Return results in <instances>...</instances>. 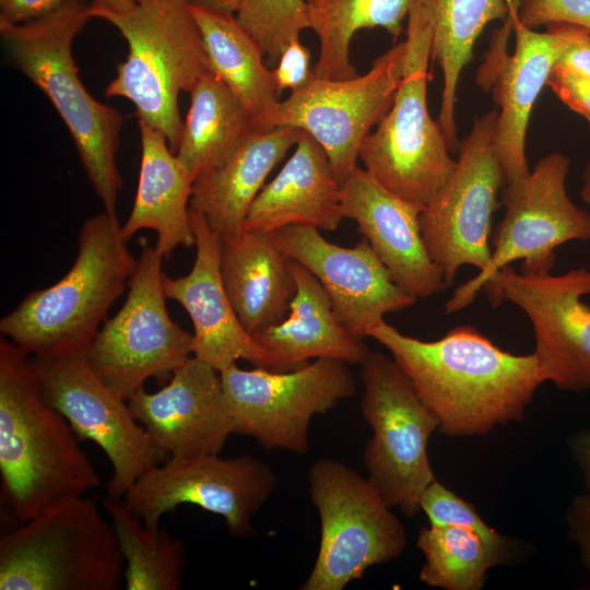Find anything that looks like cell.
<instances>
[{
	"label": "cell",
	"instance_id": "obj_39",
	"mask_svg": "<svg viewBox=\"0 0 590 590\" xmlns=\"http://www.w3.org/2000/svg\"><path fill=\"white\" fill-rule=\"evenodd\" d=\"M568 535L576 544L580 560L590 576V491L573 498L567 508Z\"/></svg>",
	"mask_w": 590,
	"mask_h": 590
},
{
	"label": "cell",
	"instance_id": "obj_2",
	"mask_svg": "<svg viewBox=\"0 0 590 590\" xmlns=\"http://www.w3.org/2000/svg\"><path fill=\"white\" fill-rule=\"evenodd\" d=\"M67 418L44 398L31 356L0 339L1 506L15 526L101 480Z\"/></svg>",
	"mask_w": 590,
	"mask_h": 590
},
{
	"label": "cell",
	"instance_id": "obj_35",
	"mask_svg": "<svg viewBox=\"0 0 590 590\" xmlns=\"http://www.w3.org/2000/svg\"><path fill=\"white\" fill-rule=\"evenodd\" d=\"M420 508L428 518L430 526L468 528L508 556L509 543L507 539L487 526L470 503L457 496L437 480L423 491L420 497Z\"/></svg>",
	"mask_w": 590,
	"mask_h": 590
},
{
	"label": "cell",
	"instance_id": "obj_37",
	"mask_svg": "<svg viewBox=\"0 0 590 590\" xmlns=\"http://www.w3.org/2000/svg\"><path fill=\"white\" fill-rule=\"evenodd\" d=\"M310 51L299 38L292 40L281 54L272 70L278 93L290 88L292 92L305 86L312 78Z\"/></svg>",
	"mask_w": 590,
	"mask_h": 590
},
{
	"label": "cell",
	"instance_id": "obj_4",
	"mask_svg": "<svg viewBox=\"0 0 590 590\" xmlns=\"http://www.w3.org/2000/svg\"><path fill=\"white\" fill-rule=\"evenodd\" d=\"M121 228L105 210L87 217L69 271L3 316L1 334L35 357L84 354L137 266Z\"/></svg>",
	"mask_w": 590,
	"mask_h": 590
},
{
	"label": "cell",
	"instance_id": "obj_45",
	"mask_svg": "<svg viewBox=\"0 0 590 590\" xmlns=\"http://www.w3.org/2000/svg\"><path fill=\"white\" fill-rule=\"evenodd\" d=\"M581 198L590 206V161L582 174Z\"/></svg>",
	"mask_w": 590,
	"mask_h": 590
},
{
	"label": "cell",
	"instance_id": "obj_19",
	"mask_svg": "<svg viewBox=\"0 0 590 590\" xmlns=\"http://www.w3.org/2000/svg\"><path fill=\"white\" fill-rule=\"evenodd\" d=\"M194 233L196 258L184 276L164 274L166 298L180 304L193 326L192 356L221 371L237 359L255 367L280 371L271 352L261 346L236 315L220 271L222 236L204 217L190 209Z\"/></svg>",
	"mask_w": 590,
	"mask_h": 590
},
{
	"label": "cell",
	"instance_id": "obj_10",
	"mask_svg": "<svg viewBox=\"0 0 590 590\" xmlns=\"http://www.w3.org/2000/svg\"><path fill=\"white\" fill-rule=\"evenodd\" d=\"M163 255L146 240L119 311L106 319L84 356L95 375L128 400L149 378L173 374L192 356L193 334L166 308Z\"/></svg>",
	"mask_w": 590,
	"mask_h": 590
},
{
	"label": "cell",
	"instance_id": "obj_36",
	"mask_svg": "<svg viewBox=\"0 0 590 590\" xmlns=\"http://www.w3.org/2000/svg\"><path fill=\"white\" fill-rule=\"evenodd\" d=\"M518 17L532 30L564 23L590 31V0H523Z\"/></svg>",
	"mask_w": 590,
	"mask_h": 590
},
{
	"label": "cell",
	"instance_id": "obj_16",
	"mask_svg": "<svg viewBox=\"0 0 590 590\" xmlns=\"http://www.w3.org/2000/svg\"><path fill=\"white\" fill-rule=\"evenodd\" d=\"M278 477L263 460L250 455L169 457L142 474L123 495L130 511L149 527L182 504L222 517L231 535L256 533L252 520L274 492Z\"/></svg>",
	"mask_w": 590,
	"mask_h": 590
},
{
	"label": "cell",
	"instance_id": "obj_6",
	"mask_svg": "<svg viewBox=\"0 0 590 590\" xmlns=\"http://www.w3.org/2000/svg\"><path fill=\"white\" fill-rule=\"evenodd\" d=\"M125 560L91 497L59 499L0 538V590H118Z\"/></svg>",
	"mask_w": 590,
	"mask_h": 590
},
{
	"label": "cell",
	"instance_id": "obj_31",
	"mask_svg": "<svg viewBox=\"0 0 590 590\" xmlns=\"http://www.w3.org/2000/svg\"><path fill=\"white\" fill-rule=\"evenodd\" d=\"M309 28L319 40L314 75L347 80L358 75L350 59V45L361 30L382 27L397 38L416 0H305Z\"/></svg>",
	"mask_w": 590,
	"mask_h": 590
},
{
	"label": "cell",
	"instance_id": "obj_26",
	"mask_svg": "<svg viewBox=\"0 0 590 590\" xmlns=\"http://www.w3.org/2000/svg\"><path fill=\"white\" fill-rule=\"evenodd\" d=\"M139 122L141 163L132 210L122 225L129 240L141 229L157 234L156 249L168 259L179 247L194 245L190 199L193 180L157 129Z\"/></svg>",
	"mask_w": 590,
	"mask_h": 590
},
{
	"label": "cell",
	"instance_id": "obj_27",
	"mask_svg": "<svg viewBox=\"0 0 590 590\" xmlns=\"http://www.w3.org/2000/svg\"><path fill=\"white\" fill-rule=\"evenodd\" d=\"M303 134L293 127L253 132L224 164L194 179L190 209L221 236L239 232L269 174Z\"/></svg>",
	"mask_w": 590,
	"mask_h": 590
},
{
	"label": "cell",
	"instance_id": "obj_28",
	"mask_svg": "<svg viewBox=\"0 0 590 590\" xmlns=\"http://www.w3.org/2000/svg\"><path fill=\"white\" fill-rule=\"evenodd\" d=\"M432 28V58L442 73L441 103L437 122L449 151L460 143L456 123L457 87L472 59L476 39L487 24L505 21L507 0H417Z\"/></svg>",
	"mask_w": 590,
	"mask_h": 590
},
{
	"label": "cell",
	"instance_id": "obj_32",
	"mask_svg": "<svg viewBox=\"0 0 590 590\" xmlns=\"http://www.w3.org/2000/svg\"><path fill=\"white\" fill-rule=\"evenodd\" d=\"M125 560L128 590H180L187 560L184 541L149 527L117 497L102 499Z\"/></svg>",
	"mask_w": 590,
	"mask_h": 590
},
{
	"label": "cell",
	"instance_id": "obj_29",
	"mask_svg": "<svg viewBox=\"0 0 590 590\" xmlns=\"http://www.w3.org/2000/svg\"><path fill=\"white\" fill-rule=\"evenodd\" d=\"M189 94L175 154L194 181L224 164L255 130L250 114L213 72H205Z\"/></svg>",
	"mask_w": 590,
	"mask_h": 590
},
{
	"label": "cell",
	"instance_id": "obj_21",
	"mask_svg": "<svg viewBox=\"0 0 590 590\" xmlns=\"http://www.w3.org/2000/svg\"><path fill=\"white\" fill-rule=\"evenodd\" d=\"M516 36L515 51L500 57L494 49L489 60L498 63L491 85L497 104L493 145L502 166L505 185L524 178L529 173L526 137L534 103L566 48L583 27L552 24L545 32L524 26L512 0H507Z\"/></svg>",
	"mask_w": 590,
	"mask_h": 590
},
{
	"label": "cell",
	"instance_id": "obj_17",
	"mask_svg": "<svg viewBox=\"0 0 590 590\" xmlns=\"http://www.w3.org/2000/svg\"><path fill=\"white\" fill-rule=\"evenodd\" d=\"M482 290L494 307L509 302L531 321L535 351L546 380L562 390H590V270L564 274L523 273L507 266L485 282Z\"/></svg>",
	"mask_w": 590,
	"mask_h": 590
},
{
	"label": "cell",
	"instance_id": "obj_11",
	"mask_svg": "<svg viewBox=\"0 0 590 590\" xmlns=\"http://www.w3.org/2000/svg\"><path fill=\"white\" fill-rule=\"evenodd\" d=\"M570 161L552 152L520 180L503 187L505 215L493 238L492 255L484 270L459 285L445 303V315L471 305L483 285L497 271L522 261L521 272H550L555 249L571 240H590V213L577 206L566 191Z\"/></svg>",
	"mask_w": 590,
	"mask_h": 590
},
{
	"label": "cell",
	"instance_id": "obj_1",
	"mask_svg": "<svg viewBox=\"0 0 590 590\" xmlns=\"http://www.w3.org/2000/svg\"><path fill=\"white\" fill-rule=\"evenodd\" d=\"M391 354L438 430L450 437L486 435L521 422L538 387L546 381L534 353L515 355L471 326L436 341L403 334L385 320L369 332Z\"/></svg>",
	"mask_w": 590,
	"mask_h": 590
},
{
	"label": "cell",
	"instance_id": "obj_30",
	"mask_svg": "<svg viewBox=\"0 0 590 590\" xmlns=\"http://www.w3.org/2000/svg\"><path fill=\"white\" fill-rule=\"evenodd\" d=\"M191 11L202 36L210 71L237 97L255 125L280 102L262 51L234 14L193 5Z\"/></svg>",
	"mask_w": 590,
	"mask_h": 590
},
{
	"label": "cell",
	"instance_id": "obj_23",
	"mask_svg": "<svg viewBox=\"0 0 590 590\" xmlns=\"http://www.w3.org/2000/svg\"><path fill=\"white\" fill-rule=\"evenodd\" d=\"M343 219L341 185L323 149L304 132L293 154L251 203L240 231L274 233L309 225L331 232Z\"/></svg>",
	"mask_w": 590,
	"mask_h": 590
},
{
	"label": "cell",
	"instance_id": "obj_34",
	"mask_svg": "<svg viewBox=\"0 0 590 590\" xmlns=\"http://www.w3.org/2000/svg\"><path fill=\"white\" fill-rule=\"evenodd\" d=\"M235 13L269 66L276 64L284 48L309 28L305 0H240Z\"/></svg>",
	"mask_w": 590,
	"mask_h": 590
},
{
	"label": "cell",
	"instance_id": "obj_12",
	"mask_svg": "<svg viewBox=\"0 0 590 590\" xmlns=\"http://www.w3.org/2000/svg\"><path fill=\"white\" fill-rule=\"evenodd\" d=\"M405 42L373 61L362 75L347 80L314 78L253 125L255 132L298 128L326 152L340 185L357 166L359 150L390 109L403 74Z\"/></svg>",
	"mask_w": 590,
	"mask_h": 590
},
{
	"label": "cell",
	"instance_id": "obj_15",
	"mask_svg": "<svg viewBox=\"0 0 590 590\" xmlns=\"http://www.w3.org/2000/svg\"><path fill=\"white\" fill-rule=\"evenodd\" d=\"M31 362L46 401L79 438L93 441L108 458L107 496L120 498L142 474L169 459L135 420L128 400L95 375L84 354L33 356Z\"/></svg>",
	"mask_w": 590,
	"mask_h": 590
},
{
	"label": "cell",
	"instance_id": "obj_44",
	"mask_svg": "<svg viewBox=\"0 0 590 590\" xmlns=\"http://www.w3.org/2000/svg\"><path fill=\"white\" fill-rule=\"evenodd\" d=\"M135 0H94L91 4L113 12H123L132 8Z\"/></svg>",
	"mask_w": 590,
	"mask_h": 590
},
{
	"label": "cell",
	"instance_id": "obj_46",
	"mask_svg": "<svg viewBox=\"0 0 590 590\" xmlns=\"http://www.w3.org/2000/svg\"><path fill=\"white\" fill-rule=\"evenodd\" d=\"M522 1H523V0H512L514 5H515L517 9H519V7L521 5Z\"/></svg>",
	"mask_w": 590,
	"mask_h": 590
},
{
	"label": "cell",
	"instance_id": "obj_20",
	"mask_svg": "<svg viewBox=\"0 0 590 590\" xmlns=\"http://www.w3.org/2000/svg\"><path fill=\"white\" fill-rule=\"evenodd\" d=\"M135 420L169 457L220 455L234 424L220 371L189 357L161 390L128 399Z\"/></svg>",
	"mask_w": 590,
	"mask_h": 590
},
{
	"label": "cell",
	"instance_id": "obj_14",
	"mask_svg": "<svg viewBox=\"0 0 590 590\" xmlns=\"http://www.w3.org/2000/svg\"><path fill=\"white\" fill-rule=\"evenodd\" d=\"M496 119V110L474 119L460 143L452 175L420 214L425 247L447 287L462 266L480 272L492 255V217L502 205L498 192L505 186L493 145Z\"/></svg>",
	"mask_w": 590,
	"mask_h": 590
},
{
	"label": "cell",
	"instance_id": "obj_33",
	"mask_svg": "<svg viewBox=\"0 0 590 590\" xmlns=\"http://www.w3.org/2000/svg\"><path fill=\"white\" fill-rule=\"evenodd\" d=\"M416 546L425 556L421 581L445 590H479L487 571L508 558L475 531L456 526L422 528Z\"/></svg>",
	"mask_w": 590,
	"mask_h": 590
},
{
	"label": "cell",
	"instance_id": "obj_7",
	"mask_svg": "<svg viewBox=\"0 0 590 590\" xmlns=\"http://www.w3.org/2000/svg\"><path fill=\"white\" fill-rule=\"evenodd\" d=\"M403 74L392 105L363 142L364 169L396 196L425 206L446 185L457 160L427 106L432 28L418 1L408 15Z\"/></svg>",
	"mask_w": 590,
	"mask_h": 590
},
{
	"label": "cell",
	"instance_id": "obj_42",
	"mask_svg": "<svg viewBox=\"0 0 590 590\" xmlns=\"http://www.w3.org/2000/svg\"><path fill=\"white\" fill-rule=\"evenodd\" d=\"M571 455L578 464L587 491H590V430H581L569 441Z\"/></svg>",
	"mask_w": 590,
	"mask_h": 590
},
{
	"label": "cell",
	"instance_id": "obj_24",
	"mask_svg": "<svg viewBox=\"0 0 590 590\" xmlns=\"http://www.w3.org/2000/svg\"><path fill=\"white\" fill-rule=\"evenodd\" d=\"M220 271L232 306L250 334L288 314L296 282L274 233L239 231L222 236Z\"/></svg>",
	"mask_w": 590,
	"mask_h": 590
},
{
	"label": "cell",
	"instance_id": "obj_38",
	"mask_svg": "<svg viewBox=\"0 0 590 590\" xmlns=\"http://www.w3.org/2000/svg\"><path fill=\"white\" fill-rule=\"evenodd\" d=\"M546 85L567 107L590 122V79L554 68Z\"/></svg>",
	"mask_w": 590,
	"mask_h": 590
},
{
	"label": "cell",
	"instance_id": "obj_25",
	"mask_svg": "<svg viewBox=\"0 0 590 590\" xmlns=\"http://www.w3.org/2000/svg\"><path fill=\"white\" fill-rule=\"evenodd\" d=\"M296 292L286 317L252 334L276 358L280 371L307 365L310 358H333L361 364L369 352L363 339L338 320L319 281L302 264L290 260Z\"/></svg>",
	"mask_w": 590,
	"mask_h": 590
},
{
	"label": "cell",
	"instance_id": "obj_41",
	"mask_svg": "<svg viewBox=\"0 0 590 590\" xmlns=\"http://www.w3.org/2000/svg\"><path fill=\"white\" fill-rule=\"evenodd\" d=\"M554 68L590 79V31L581 28Z\"/></svg>",
	"mask_w": 590,
	"mask_h": 590
},
{
	"label": "cell",
	"instance_id": "obj_22",
	"mask_svg": "<svg viewBox=\"0 0 590 590\" xmlns=\"http://www.w3.org/2000/svg\"><path fill=\"white\" fill-rule=\"evenodd\" d=\"M423 208L396 196L358 166L341 185L343 217L357 224L393 282L416 298L447 288L422 237Z\"/></svg>",
	"mask_w": 590,
	"mask_h": 590
},
{
	"label": "cell",
	"instance_id": "obj_40",
	"mask_svg": "<svg viewBox=\"0 0 590 590\" xmlns=\"http://www.w3.org/2000/svg\"><path fill=\"white\" fill-rule=\"evenodd\" d=\"M68 0H0V22L23 24L42 17Z\"/></svg>",
	"mask_w": 590,
	"mask_h": 590
},
{
	"label": "cell",
	"instance_id": "obj_9",
	"mask_svg": "<svg viewBox=\"0 0 590 590\" xmlns=\"http://www.w3.org/2000/svg\"><path fill=\"white\" fill-rule=\"evenodd\" d=\"M361 365V408L373 435L363 451L368 481L391 508L406 517L420 510L435 481L427 453L438 423L392 357L369 351Z\"/></svg>",
	"mask_w": 590,
	"mask_h": 590
},
{
	"label": "cell",
	"instance_id": "obj_13",
	"mask_svg": "<svg viewBox=\"0 0 590 590\" xmlns=\"http://www.w3.org/2000/svg\"><path fill=\"white\" fill-rule=\"evenodd\" d=\"M347 365L317 358L288 371L246 370L236 363L221 370L234 434L253 437L266 449L306 455L311 418L356 392Z\"/></svg>",
	"mask_w": 590,
	"mask_h": 590
},
{
	"label": "cell",
	"instance_id": "obj_5",
	"mask_svg": "<svg viewBox=\"0 0 590 590\" xmlns=\"http://www.w3.org/2000/svg\"><path fill=\"white\" fill-rule=\"evenodd\" d=\"M90 12L114 25L128 45L105 95L130 101L138 121L160 130L176 153L184 125L178 97L210 71L189 0H135L123 12L90 3Z\"/></svg>",
	"mask_w": 590,
	"mask_h": 590
},
{
	"label": "cell",
	"instance_id": "obj_8",
	"mask_svg": "<svg viewBox=\"0 0 590 590\" xmlns=\"http://www.w3.org/2000/svg\"><path fill=\"white\" fill-rule=\"evenodd\" d=\"M310 500L320 519V544L302 590H342L375 565L398 558L405 529L368 479L331 458L308 471Z\"/></svg>",
	"mask_w": 590,
	"mask_h": 590
},
{
	"label": "cell",
	"instance_id": "obj_43",
	"mask_svg": "<svg viewBox=\"0 0 590 590\" xmlns=\"http://www.w3.org/2000/svg\"><path fill=\"white\" fill-rule=\"evenodd\" d=\"M193 7L234 14L239 5L240 0H189Z\"/></svg>",
	"mask_w": 590,
	"mask_h": 590
},
{
	"label": "cell",
	"instance_id": "obj_18",
	"mask_svg": "<svg viewBox=\"0 0 590 590\" xmlns=\"http://www.w3.org/2000/svg\"><path fill=\"white\" fill-rule=\"evenodd\" d=\"M274 237L286 258L319 281L339 322L357 338L368 337L387 314L402 311L417 299L393 282L365 238L342 247L309 225L283 227Z\"/></svg>",
	"mask_w": 590,
	"mask_h": 590
},
{
	"label": "cell",
	"instance_id": "obj_3",
	"mask_svg": "<svg viewBox=\"0 0 590 590\" xmlns=\"http://www.w3.org/2000/svg\"><path fill=\"white\" fill-rule=\"evenodd\" d=\"M91 19L85 0H68L23 24L0 22V35L12 66L47 96L67 127L104 210L117 214L122 188L117 153L123 118L88 93L72 55L74 38Z\"/></svg>",
	"mask_w": 590,
	"mask_h": 590
}]
</instances>
